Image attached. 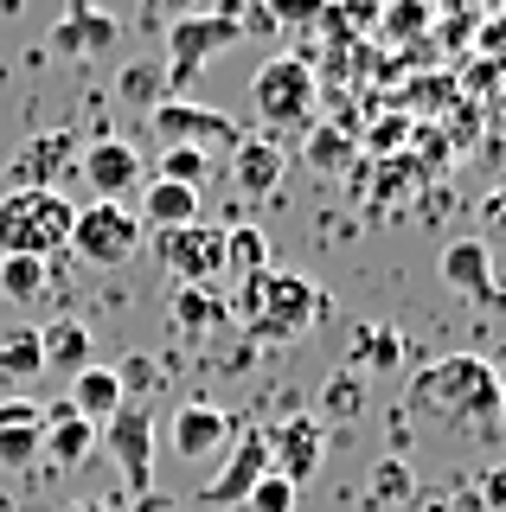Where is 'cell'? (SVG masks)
Here are the masks:
<instances>
[{"label":"cell","mask_w":506,"mask_h":512,"mask_svg":"<svg viewBox=\"0 0 506 512\" xmlns=\"http://www.w3.org/2000/svg\"><path fill=\"white\" fill-rule=\"evenodd\" d=\"M65 512H109V506H97V500H77V506H65Z\"/></svg>","instance_id":"obj_43"},{"label":"cell","mask_w":506,"mask_h":512,"mask_svg":"<svg viewBox=\"0 0 506 512\" xmlns=\"http://www.w3.org/2000/svg\"><path fill=\"white\" fill-rule=\"evenodd\" d=\"M116 39H122V20H116V13H103L97 0H71L65 20L52 26V39H45V52H58V58H97Z\"/></svg>","instance_id":"obj_11"},{"label":"cell","mask_w":506,"mask_h":512,"mask_svg":"<svg viewBox=\"0 0 506 512\" xmlns=\"http://www.w3.org/2000/svg\"><path fill=\"white\" fill-rule=\"evenodd\" d=\"M295 500H302V487H295V480H282V474L270 468L257 487L244 493V512H295Z\"/></svg>","instance_id":"obj_30"},{"label":"cell","mask_w":506,"mask_h":512,"mask_svg":"<svg viewBox=\"0 0 506 512\" xmlns=\"http://www.w3.org/2000/svg\"><path fill=\"white\" fill-rule=\"evenodd\" d=\"M141 237L148 231H141L135 205H116V199H90L71 218V250L97 269H122L129 256H141Z\"/></svg>","instance_id":"obj_7"},{"label":"cell","mask_w":506,"mask_h":512,"mask_svg":"<svg viewBox=\"0 0 506 512\" xmlns=\"http://www.w3.org/2000/svg\"><path fill=\"white\" fill-rule=\"evenodd\" d=\"M97 442L109 448V461L122 468V480H129L135 493H154V410L148 404H122L97 429Z\"/></svg>","instance_id":"obj_9"},{"label":"cell","mask_w":506,"mask_h":512,"mask_svg":"<svg viewBox=\"0 0 506 512\" xmlns=\"http://www.w3.org/2000/svg\"><path fill=\"white\" fill-rule=\"evenodd\" d=\"M0 512H13V506H7V500H0Z\"/></svg>","instance_id":"obj_45"},{"label":"cell","mask_w":506,"mask_h":512,"mask_svg":"<svg viewBox=\"0 0 506 512\" xmlns=\"http://www.w3.org/2000/svg\"><path fill=\"white\" fill-rule=\"evenodd\" d=\"M148 135L161 141V148H199L205 160H225L237 141H244V128H237L231 116H218V109H205V103L161 96V103L148 109Z\"/></svg>","instance_id":"obj_5"},{"label":"cell","mask_w":506,"mask_h":512,"mask_svg":"<svg viewBox=\"0 0 506 512\" xmlns=\"http://www.w3.org/2000/svg\"><path fill=\"white\" fill-rule=\"evenodd\" d=\"M385 26L398 32V39H410V32H423V0H391Z\"/></svg>","instance_id":"obj_37"},{"label":"cell","mask_w":506,"mask_h":512,"mask_svg":"<svg viewBox=\"0 0 506 512\" xmlns=\"http://www.w3.org/2000/svg\"><path fill=\"white\" fill-rule=\"evenodd\" d=\"M404 410H417V416H430V423L442 429H494L500 423V372H494V359H481V352H449V359H436V365H423L417 378H410V397H404Z\"/></svg>","instance_id":"obj_1"},{"label":"cell","mask_w":506,"mask_h":512,"mask_svg":"<svg viewBox=\"0 0 506 512\" xmlns=\"http://www.w3.org/2000/svg\"><path fill=\"white\" fill-rule=\"evenodd\" d=\"M39 372H45V352H39V327H20V333H7V340H0V378L26 384V378H39Z\"/></svg>","instance_id":"obj_28"},{"label":"cell","mask_w":506,"mask_h":512,"mask_svg":"<svg viewBox=\"0 0 506 512\" xmlns=\"http://www.w3.org/2000/svg\"><path fill=\"white\" fill-rule=\"evenodd\" d=\"M340 160H346V135L321 128V135L308 141V167H314V173H327V167H340Z\"/></svg>","instance_id":"obj_35"},{"label":"cell","mask_w":506,"mask_h":512,"mask_svg":"<svg viewBox=\"0 0 506 512\" xmlns=\"http://www.w3.org/2000/svg\"><path fill=\"white\" fill-rule=\"evenodd\" d=\"M225 160H231V186L244 192V199H270L282 186V173H289V148L270 141V135H244Z\"/></svg>","instance_id":"obj_16"},{"label":"cell","mask_w":506,"mask_h":512,"mask_svg":"<svg viewBox=\"0 0 506 512\" xmlns=\"http://www.w3.org/2000/svg\"><path fill=\"white\" fill-rule=\"evenodd\" d=\"M71 218L77 205L58 186H7L0 192V256L52 263L58 250H71Z\"/></svg>","instance_id":"obj_3"},{"label":"cell","mask_w":506,"mask_h":512,"mask_svg":"<svg viewBox=\"0 0 506 512\" xmlns=\"http://www.w3.org/2000/svg\"><path fill=\"white\" fill-rule=\"evenodd\" d=\"M270 269V237L257 231V224H231L225 231V276H263Z\"/></svg>","instance_id":"obj_27"},{"label":"cell","mask_w":506,"mask_h":512,"mask_svg":"<svg viewBox=\"0 0 506 512\" xmlns=\"http://www.w3.org/2000/svg\"><path fill=\"white\" fill-rule=\"evenodd\" d=\"M167 320H173L180 333H193V340H199V333H218V327L231 320V301L218 295V288H173Z\"/></svg>","instance_id":"obj_23"},{"label":"cell","mask_w":506,"mask_h":512,"mask_svg":"<svg viewBox=\"0 0 506 512\" xmlns=\"http://www.w3.org/2000/svg\"><path fill=\"white\" fill-rule=\"evenodd\" d=\"M39 352H45V372H84V365H97V346H90V327L84 320H52V327H39Z\"/></svg>","instance_id":"obj_22"},{"label":"cell","mask_w":506,"mask_h":512,"mask_svg":"<svg viewBox=\"0 0 506 512\" xmlns=\"http://www.w3.org/2000/svg\"><path fill=\"white\" fill-rule=\"evenodd\" d=\"M263 13H270V26H308V20H321V0H263Z\"/></svg>","instance_id":"obj_34"},{"label":"cell","mask_w":506,"mask_h":512,"mask_svg":"<svg viewBox=\"0 0 506 512\" xmlns=\"http://www.w3.org/2000/svg\"><path fill=\"white\" fill-rule=\"evenodd\" d=\"M90 455H97V423H84L71 404H45V448H39V461H52V468H84Z\"/></svg>","instance_id":"obj_19"},{"label":"cell","mask_w":506,"mask_h":512,"mask_svg":"<svg viewBox=\"0 0 506 512\" xmlns=\"http://www.w3.org/2000/svg\"><path fill=\"white\" fill-rule=\"evenodd\" d=\"M321 7H340V0H321Z\"/></svg>","instance_id":"obj_44"},{"label":"cell","mask_w":506,"mask_h":512,"mask_svg":"<svg viewBox=\"0 0 506 512\" xmlns=\"http://www.w3.org/2000/svg\"><path fill=\"white\" fill-rule=\"evenodd\" d=\"M135 512H173V500H161V493H141Z\"/></svg>","instance_id":"obj_39"},{"label":"cell","mask_w":506,"mask_h":512,"mask_svg":"<svg viewBox=\"0 0 506 512\" xmlns=\"http://www.w3.org/2000/svg\"><path fill=\"white\" fill-rule=\"evenodd\" d=\"M346 359H353V372H391L404 359V333L398 327H353Z\"/></svg>","instance_id":"obj_25"},{"label":"cell","mask_w":506,"mask_h":512,"mask_svg":"<svg viewBox=\"0 0 506 512\" xmlns=\"http://www.w3.org/2000/svg\"><path fill=\"white\" fill-rule=\"evenodd\" d=\"M500 186H506V180H500Z\"/></svg>","instance_id":"obj_46"},{"label":"cell","mask_w":506,"mask_h":512,"mask_svg":"<svg viewBox=\"0 0 506 512\" xmlns=\"http://www.w3.org/2000/svg\"><path fill=\"white\" fill-rule=\"evenodd\" d=\"M186 13H199V0H141V26H161V32Z\"/></svg>","instance_id":"obj_36"},{"label":"cell","mask_w":506,"mask_h":512,"mask_svg":"<svg viewBox=\"0 0 506 512\" xmlns=\"http://www.w3.org/2000/svg\"><path fill=\"white\" fill-rule=\"evenodd\" d=\"M263 474H270V442H263V429H244V436L231 442L225 468L205 480V506H244V493L257 487Z\"/></svg>","instance_id":"obj_13"},{"label":"cell","mask_w":506,"mask_h":512,"mask_svg":"<svg viewBox=\"0 0 506 512\" xmlns=\"http://www.w3.org/2000/svg\"><path fill=\"white\" fill-rule=\"evenodd\" d=\"M65 404L84 416V423H109V416H116L122 404H129V397H122V378H116V365H84V372H71V397Z\"/></svg>","instance_id":"obj_21"},{"label":"cell","mask_w":506,"mask_h":512,"mask_svg":"<svg viewBox=\"0 0 506 512\" xmlns=\"http://www.w3.org/2000/svg\"><path fill=\"white\" fill-rule=\"evenodd\" d=\"M135 218H141V231H180V224L199 218V192L173 186V180H148L135 199Z\"/></svg>","instance_id":"obj_20"},{"label":"cell","mask_w":506,"mask_h":512,"mask_svg":"<svg viewBox=\"0 0 506 512\" xmlns=\"http://www.w3.org/2000/svg\"><path fill=\"white\" fill-rule=\"evenodd\" d=\"M116 90L129 96V103H141V109H154V103H161V96H167V84H161V71H154V64H129Z\"/></svg>","instance_id":"obj_33"},{"label":"cell","mask_w":506,"mask_h":512,"mask_svg":"<svg viewBox=\"0 0 506 512\" xmlns=\"http://www.w3.org/2000/svg\"><path fill=\"white\" fill-rule=\"evenodd\" d=\"M237 39H244V32H237V20H225V13H212V7L173 20V26H167V64H161L167 96H180V90L205 71V64L225 52V45H237Z\"/></svg>","instance_id":"obj_6"},{"label":"cell","mask_w":506,"mask_h":512,"mask_svg":"<svg viewBox=\"0 0 506 512\" xmlns=\"http://www.w3.org/2000/svg\"><path fill=\"white\" fill-rule=\"evenodd\" d=\"M212 167H218V160H205L199 148H161V173H154V180H173V186H205V180H212Z\"/></svg>","instance_id":"obj_29"},{"label":"cell","mask_w":506,"mask_h":512,"mask_svg":"<svg viewBox=\"0 0 506 512\" xmlns=\"http://www.w3.org/2000/svg\"><path fill=\"white\" fill-rule=\"evenodd\" d=\"M0 13H7V20H20V13H26V0H0Z\"/></svg>","instance_id":"obj_41"},{"label":"cell","mask_w":506,"mask_h":512,"mask_svg":"<svg viewBox=\"0 0 506 512\" xmlns=\"http://www.w3.org/2000/svg\"><path fill=\"white\" fill-rule=\"evenodd\" d=\"M410 493H417V480H410V468H404L398 455H385V461L372 468V500H378V506H404Z\"/></svg>","instance_id":"obj_31"},{"label":"cell","mask_w":506,"mask_h":512,"mask_svg":"<svg viewBox=\"0 0 506 512\" xmlns=\"http://www.w3.org/2000/svg\"><path fill=\"white\" fill-rule=\"evenodd\" d=\"M494 372H500V416H506V352H500V365H494Z\"/></svg>","instance_id":"obj_42"},{"label":"cell","mask_w":506,"mask_h":512,"mask_svg":"<svg viewBox=\"0 0 506 512\" xmlns=\"http://www.w3.org/2000/svg\"><path fill=\"white\" fill-rule=\"evenodd\" d=\"M116 378H122V397L141 404V391H154V384H161V365H154L148 352H129V359L116 365Z\"/></svg>","instance_id":"obj_32"},{"label":"cell","mask_w":506,"mask_h":512,"mask_svg":"<svg viewBox=\"0 0 506 512\" xmlns=\"http://www.w3.org/2000/svg\"><path fill=\"white\" fill-rule=\"evenodd\" d=\"M45 288H52V263H39V256H0V295L7 301L33 308Z\"/></svg>","instance_id":"obj_26"},{"label":"cell","mask_w":506,"mask_h":512,"mask_svg":"<svg viewBox=\"0 0 506 512\" xmlns=\"http://www.w3.org/2000/svg\"><path fill=\"white\" fill-rule=\"evenodd\" d=\"M314 404H321V416H314L321 429H327V416H334V423H353V416H366V372L340 365V372L321 384V397H314Z\"/></svg>","instance_id":"obj_24"},{"label":"cell","mask_w":506,"mask_h":512,"mask_svg":"<svg viewBox=\"0 0 506 512\" xmlns=\"http://www.w3.org/2000/svg\"><path fill=\"white\" fill-rule=\"evenodd\" d=\"M167 436H173V455H180V461H212L218 448L237 436V429H231V410L193 397V404L173 410V429H167Z\"/></svg>","instance_id":"obj_15"},{"label":"cell","mask_w":506,"mask_h":512,"mask_svg":"<svg viewBox=\"0 0 506 512\" xmlns=\"http://www.w3.org/2000/svg\"><path fill=\"white\" fill-rule=\"evenodd\" d=\"M487 493H494V500L506 506V474H494V480H487Z\"/></svg>","instance_id":"obj_40"},{"label":"cell","mask_w":506,"mask_h":512,"mask_svg":"<svg viewBox=\"0 0 506 512\" xmlns=\"http://www.w3.org/2000/svg\"><path fill=\"white\" fill-rule=\"evenodd\" d=\"M77 173H84L90 199L129 205V192H141V154H135V141H122V135H103V141H90V148H77Z\"/></svg>","instance_id":"obj_10"},{"label":"cell","mask_w":506,"mask_h":512,"mask_svg":"<svg viewBox=\"0 0 506 512\" xmlns=\"http://www.w3.org/2000/svg\"><path fill=\"white\" fill-rule=\"evenodd\" d=\"M77 167V135L71 128H45V135L13 148V186H58V173Z\"/></svg>","instance_id":"obj_17"},{"label":"cell","mask_w":506,"mask_h":512,"mask_svg":"<svg viewBox=\"0 0 506 512\" xmlns=\"http://www.w3.org/2000/svg\"><path fill=\"white\" fill-rule=\"evenodd\" d=\"M442 282H449L455 295L481 301V308L506 301V288H500V276H494V250H487V237H455V244L442 250Z\"/></svg>","instance_id":"obj_14"},{"label":"cell","mask_w":506,"mask_h":512,"mask_svg":"<svg viewBox=\"0 0 506 512\" xmlns=\"http://www.w3.org/2000/svg\"><path fill=\"white\" fill-rule=\"evenodd\" d=\"M161 263L173 288H218L225 282V224H180V231H161Z\"/></svg>","instance_id":"obj_8"},{"label":"cell","mask_w":506,"mask_h":512,"mask_svg":"<svg viewBox=\"0 0 506 512\" xmlns=\"http://www.w3.org/2000/svg\"><path fill=\"white\" fill-rule=\"evenodd\" d=\"M263 442H270V468L282 480H295V487H302L327 455V429L314 423V416H282L276 429H263Z\"/></svg>","instance_id":"obj_12"},{"label":"cell","mask_w":506,"mask_h":512,"mask_svg":"<svg viewBox=\"0 0 506 512\" xmlns=\"http://www.w3.org/2000/svg\"><path fill=\"white\" fill-rule=\"evenodd\" d=\"M250 103H257V122L270 128V141L295 135V128L314 122V103H321V84H314V64L295 52H276L257 64L250 77Z\"/></svg>","instance_id":"obj_4"},{"label":"cell","mask_w":506,"mask_h":512,"mask_svg":"<svg viewBox=\"0 0 506 512\" xmlns=\"http://www.w3.org/2000/svg\"><path fill=\"white\" fill-rule=\"evenodd\" d=\"M45 448V404L0 397V468H33Z\"/></svg>","instance_id":"obj_18"},{"label":"cell","mask_w":506,"mask_h":512,"mask_svg":"<svg viewBox=\"0 0 506 512\" xmlns=\"http://www.w3.org/2000/svg\"><path fill=\"white\" fill-rule=\"evenodd\" d=\"M481 224H487V237H506V186H494L481 199Z\"/></svg>","instance_id":"obj_38"},{"label":"cell","mask_w":506,"mask_h":512,"mask_svg":"<svg viewBox=\"0 0 506 512\" xmlns=\"http://www.w3.org/2000/svg\"><path fill=\"white\" fill-rule=\"evenodd\" d=\"M231 301V320L250 333V346H289L302 340L308 327H321L327 295L308 276H289V269H263V276H244Z\"/></svg>","instance_id":"obj_2"}]
</instances>
